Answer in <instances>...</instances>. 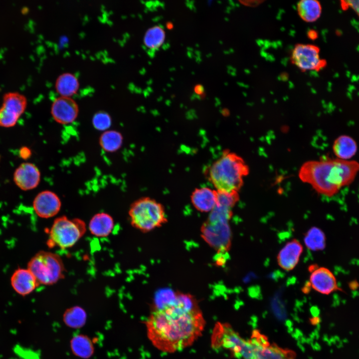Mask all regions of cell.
<instances>
[{
	"mask_svg": "<svg viewBox=\"0 0 359 359\" xmlns=\"http://www.w3.org/2000/svg\"><path fill=\"white\" fill-rule=\"evenodd\" d=\"M205 324L195 298L180 292L157 307L146 323L152 344L161 351L171 353L191 346L201 335Z\"/></svg>",
	"mask_w": 359,
	"mask_h": 359,
	"instance_id": "1",
	"label": "cell"
},
{
	"mask_svg": "<svg viewBox=\"0 0 359 359\" xmlns=\"http://www.w3.org/2000/svg\"><path fill=\"white\" fill-rule=\"evenodd\" d=\"M299 177L318 193L328 197L335 195L344 187L340 160L337 158L307 161L300 168Z\"/></svg>",
	"mask_w": 359,
	"mask_h": 359,
	"instance_id": "2",
	"label": "cell"
},
{
	"mask_svg": "<svg viewBox=\"0 0 359 359\" xmlns=\"http://www.w3.org/2000/svg\"><path fill=\"white\" fill-rule=\"evenodd\" d=\"M205 172L217 191L238 192L243 184L244 178L249 173V168L241 157L226 150Z\"/></svg>",
	"mask_w": 359,
	"mask_h": 359,
	"instance_id": "3",
	"label": "cell"
},
{
	"mask_svg": "<svg viewBox=\"0 0 359 359\" xmlns=\"http://www.w3.org/2000/svg\"><path fill=\"white\" fill-rule=\"evenodd\" d=\"M128 214L132 226L144 233L159 228L168 221L163 205L148 196L134 201Z\"/></svg>",
	"mask_w": 359,
	"mask_h": 359,
	"instance_id": "4",
	"label": "cell"
},
{
	"mask_svg": "<svg viewBox=\"0 0 359 359\" xmlns=\"http://www.w3.org/2000/svg\"><path fill=\"white\" fill-rule=\"evenodd\" d=\"M86 224L82 219L66 216L56 218L48 231L47 245L65 249L73 246L86 231Z\"/></svg>",
	"mask_w": 359,
	"mask_h": 359,
	"instance_id": "5",
	"label": "cell"
},
{
	"mask_svg": "<svg viewBox=\"0 0 359 359\" xmlns=\"http://www.w3.org/2000/svg\"><path fill=\"white\" fill-rule=\"evenodd\" d=\"M27 269L39 284L52 285L64 276L65 267L61 258L49 251L37 252L28 262Z\"/></svg>",
	"mask_w": 359,
	"mask_h": 359,
	"instance_id": "6",
	"label": "cell"
},
{
	"mask_svg": "<svg viewBox=\"0 0 359 359\" xmlns=\"http://www.w3.org/2000/svg\"><path fill=\"white\" fill-rule=\"evenodd\" d=\"M213 348H222L230 351L238 359H245L250 349L249 340L243 339L228 324H216L211 337Z\"/></svg>",
	"mask_w": 359,
	"mask_h": 359,
	"instance_id": "7",
	"label": "cell"
},
{
	"mask_svg": "<svg viewBox=\"0 0 359 359\" xmlns=\"http://www.w3.org/2000/svg\"><path fill=\"white\" fill-rule=\"evenodd\" d=\"M320 53L319 47L315 45L298 43L292 49L290 60L303 72L319 71L327 65L326 60L320 57Z\"/></svg>",
	"mask_w": 359,
	"mask_h": 359,
	"instance_id": "8",
	"label": "cell"
},
{
	"mask_svg": "<svg viewBox=\"0 0 359 359\" xmlns=\"http://www.w3.org/2000/svg\"><path fill=\"white\" fill-rule=\"evenodd\" d=\"M250 340L253 345L248 359H295L294 352L280 348L276 344L270 345L267 338L258 331H254Z\"/></svg>",
	"mask_w": 359,
	"mask_h": 359,
	"instance_id": "9",
	"label": "cell"
},
{
	"mask_svg": "<svg viewBox=\"0 0 359 359\" xmlns=\"http://www.w3.org/2000/svg\"><path fill=\"white\" fill-rule=\"evenodd\" d=\"M308 269L310 273L309 284L314 290L324 295L340 290L336 276L330 269L316 264L310 265Z\"/></svg>",
	"mask_w": 359,
	"mask_h": 359,
	"instance_id": "10",
	"label": "cell"
},
{
	"mask_svg": "<svg viewBox=\"0 0 359 359\" xmlns=\"http://www.w3.org/2000/svg\"><path fill=\"white\" fill-rule=\"evenodd\" d=\"M54 120L59 124L68 125L77 119L79 108L72 97L59 96L53 101L50 110Z\"/></svg>",
	"mask_w": 359,
	"mask_h": 359,
	"instance_id": "11",
	"label": "cell"
},
{
	"mask_svg": "<svg viewBox=\"0 0 359 359\" xmlns=\"http://www.w3.org/2000/svg\"><path fill=\"white\" fill-rule=\"evenodd\" d=\"M61 207L60 197L55 192L49 190L39 192L33 201L35 212L43 218H49L57 215Z\"/></svg>",
	"mask_w": 359,
	"mask_h": 359,
	"instance_id": "12",
	"label": "cell"
},
{
	"mask_svg": "<svg viewBox=\"0 0 359 359\" xmlns=\"http://www.w3.org/2000/svg\"><path fill=\"white\" fill-rule=\"evenodd\" d=\"M41 174L39 169L33 163H23L15 170L13 180L15 184L23 190L36 188L40 183Z\"/></svg>",
	"mask_w": 359,
	"mask_h": 359,
	"instance_id": "13",
	"label": "cell"
},
{
	"mask_svg": "<svg viewBox=\"0 0 359 359\" xmlns=\"http://www.w3.org/2000/svg\"><path fill=\"white\" fill-rule=\"evenodd\" d=\"M303 251V246L298 240H291L279 251L277 257L278 264L285 271L293 270L298 264Z\"/></svg>",
	"mask_w": 359,
	"mask_h": 359,
	"instance_id": "14",
	"label": "cell"
},
{
	"mask_svg": "<svg viewBox=\"0 0 359 359\" xmlns=\"http://www.w3.org/2000/svg\"><path fill=\"white\" fill-rule=\"evenodd\" d=\"M190 200L197 210L202 212H211L217 204V190L207 187L196 188L191 193Z\"/></svg>",
	"mask_w": 359,
	"mask_h": 359,
	"instance_id": "15",
	"label": "cell"
},
{
	"mask_svg": "<svg viewBox=\"0 0 359 359\" xmlns=\"http://www.w3.org/2000/svg\"><path fill=\"white\" fill-rule=\"evenodd\" d=\"M10 282L14 291L21 296L32 293L39 285L28 269L19 268L12 274Z\"/></svg>",
	"mask_w": 359,
	"mask_h": 359,
	"instance_id": "16",
	"label": "cell"
},
{
	"mask_svg": "<svg viewBox=\"0 0 359 359\" xmlns=\"http://www.w3.org/2000/svg\"><path fill=\"white\" fill-rule=\"evenodd\" d=\"M114 227L113 217L106 212H99L90 219L88 229L91 234L98 237H105L109 235Z\"/></svg>",
	"mask_w": 359,
	"mask_h": 359,
	"instance_id": "17",
	"label": "cell"
},
{
	"mask_svg": "<svg viewBox=\"0 0 359 359\" xmlns=\"http://www.w3.org/2000/svg\"><path fill=\"white\" fill-rule=\"evenodd\" d=\"M358 145L351 136L342 135L338 136L334 141L332 149L337 159L351 160L358 151Z\"/></svg>",
	"mask_w": 359,
	"mask_h": 359,
	"instance_id": "18",
	"label": "cell"
},
{
	"mask_svg": "<svg viewBox=\"0 0 359 359\" xmlns=\"http://www.w3.org/2000/svg\"><path fill=\"white\" fill-rule=\"evenodd\" d=\"M79 81L77 76L70 72L59 75L55 81V87L60 96L71 97L79 88Z\"/></svg>",
	"mask_w": 359,
	"mask_h": 359,
	"instance_id": "19",
	"label": "cell"
},
{
	"mask_svg": "<svg viewBox=\"0 0 359 359\" xmlns=\"http://www.w3.org/2000/svg\"><path fill=\"white\" fill-rule=\"evenodd\" d=\"M297 12L300 18L307 22H313L319 18L322 6L316 0H302L297 5Z\"/></svg>",
	"mask_w": 359,
	"mask_h": 359,
	"instance_id": "20",
	"label": "cell"
},
{
	"mask_svg": "<svg viewBox=\"0 0 359 359\" xmlns=\"http://www.w3.org/2000/svg\"><path fill=\"white\" fill-rule=\"evenodd\" d=\"M123 143V135L116 130H108L103 132L99 139L100 147L107 153L117 151L122 147Z\"/></svg>",
	"mask_w": 359,
	"mask_h": 359,
	"instance_id": "21",
	"label": "cell"
},
{
	"mask_svg": "<svg viewBox=\"0 0 359 359\" xmlns=\"http://www.w3.org/2000/svg\"><path fill=\"white\" fill-rule=\"evenodd\" d=\"M70 347L72 353L81 359L89 358L94 352V347L91 340L84 335L74 336L71 340Z\"/></svg>",
	"mask_w": 359,
	"mask_h": 359,
	"instance_id": "22",
	"label": "cell"
},
{
	"mask_svg": "<svg viewBox=\"0 0 359 359\" xmlns=\"http://www.w3.org/2000/svg\"><path fill=\"white\" fill-rule=\"evenodd\" d=\"M27 103V99L23 95L10 92L4 95L2 107L20 117L24 112Z\"/></svg>",
	"mask_w": 359,
	"mask_h": 359,
	"instance_id": "23",
	"label": "cell"
},
{
	"mask_svg": "<svg viewBox=\"0 0 359 359\" xmlns=\"http://www.w3.org/2000/svg\"><path fill=\"white\" fill-rule=\"evenodd\" d=\"M87 314L81 307L74 306L68 309L64 313L63 321L68 327L74 329L82 327L85 324Z\"/></svg>",
	"mask_w": 359,
	"mask_h": 359,
	"instance_id": "24",
	"label": "cell"
},
{
	"mask_svg": "<svg viewBox=\"0 0 359 359\" xmlns=\"http://www.w3.org/2000/svg\"><path fill=\"white\" fill-rule=\"evenodd\" d=\"M165 39V32L162 27L155 26L149 28L145 33L144 41L145 45L152 50L161 46Z\"/></svg>",
	"mask_w": 359,
	"mask_h": 359,
	"instance_id": "25",
	"label": "cell"
},
{
	"mask_svg": "<svg viewBox=\"0 0 359 359\" xmlns=\"http://www.w3.org/2000/svg\"><path fill=\"white\" fill-rule=\"evenodd\" d=\"M304 242L306 246L312 250L322 249L325 245V235L320 229L313 227L307 232Z\"/></svg>",
	"mask_w": 359,
	"mask_h": 359,
	"instance_id": "26",
	"label": "cell"
},
{
	"mask_svg": "<svg viewBox=\"0 0 359 359\" xmlns=\"http://www.w3.org/2000/svg\"><path fill=\"white\" fill-rule=\"evenodd\" d=\"M92 124L94 128L100 131L104 132L109 130L112 124V118L104 111L97 112L93 115Z\"/></svg>",
	"mask_w": 359,
	"mask_h": 359,
	"instance_id": "27",
	"label": "cell"
},
{
	"mask_svg": "<svg viewBox=\"0 0 359 359\" xmlns=\"http://www.w3.org/2000/svg\"><path fill=\"white\" fill-rule=\"evenodd\" d=\"M19 118L3 107L0 109V126L2 127L10 128L14 126Z\"/></svg>",
	"mask_w": 359,
	"mask_h": 359,
	"instance_id": "28",
	"label": "cell"
},
{
	"mask_svg": "<svg viewBox=\"0 0 359 359\" xmlns=\"http://www.w3.org/2000/svg\"><path fill=\"white\" fill-rule=\"evenodd\" d=\"M19 155L21 159L27 160L31 156L32 152L28 147L24 146L20 148Z\"/></svg>",
	"mask_w": 359,
	"mask_h": 359,
	"instance_id": "29",
	"label": "cell"
},
{
	"mask_svg": "<svg viewBox=\"0 0 359 359\" xmlns=\"http://www.w3.org/2000/svg\"><path fill=\"white\" fill-rule=\"evenodd\" d=\"M318 36V33L315 30L311 29L307 32V36L311 40L316 39L317 38Z\"/></svg>",
	"mask_w": 359,
	"mask_h": 359,
	"instance_id": "30",
	"label": "cell"
}]
</instances>
